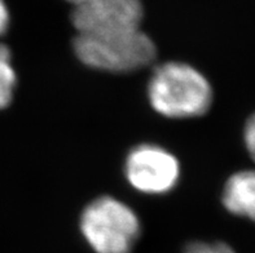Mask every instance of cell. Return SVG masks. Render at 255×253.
I'll list each match as a JSON object with an SVG mask.
<instances>
[{
    "label": "cell",
    "mask_w": 255,
    "mask_h": 253,
    "mask_svg": "<svg viewBox=\"0 0 255 253\" xmlns=\"http://www.w3.org/2000/svg\"><path fill=\"white\" fill-rule=\"evenodd\" d=\"M149 103L166 118L204 115L210 109L213 89L206 78L191 65L166 62L153 71L148 83Z\"/></svg>",
    "instance_id": "obj_1"
},
{
    "label": "cell",
    "mask_w": 255,
    "mask_h": 253,
    "mask_svg": "<svg viewBox=\"0 0 255 253\" xmlns=\"http://www.w3.org/2000/svg\"><path fill=\"white\" fill-rule=\"evenodd\" d=\"M74 52L88 68L109 73H131L152 64L157 48L140 29L105 34H78Z\"/></svg>",
    "instance_id": "obj_2"
},
{
    "label": "cell",
    "mask_w": 255,
    "mask_h": 253,
    "mask_svg": "<svg viewBox=\"0 0 255 253\" xmlns=\"http://www.w3.org/2000/svg\"><path fill=\"white\" fill-rule=\"evenodd\" d=\"M81 231L96 253H131L141 225L128 205L112 196H101L84 208Z\"/></svg>",
    "instance_id": "obj_3"
},
{
    "label": "cell",
    "mask_w": 255,
    "mask_h": 253,
    "mask_svg": "<svg viewBox=\"0 0 255 253\" xmlns=\"http://www.w3.org/2000/svg\"><path fill=\"white\" fill-rule=\"evenodd\" d=\"M125 173L135 190L149 195H161L176 186L180 166L178 159L166 149L145 144L129 151Z\"/></svg>",
    "instance_id": "obj_4"
},
{
    "label": "cell",
    "mask_w": 255,
    "mask_h": 253,
    "mask_svg": "<svg viewBox=\"0 0 255 253\" xmlns=\"http://www.w3.org/2000/svg\"><path fill=\"white\" fill-rule=\"evenodd\" d=\"M142 16L140 0H83L71 19L78 34H105L140 29Z\"/></svg>",
    "instance_id": "obj_5"
},
{
    "label": "cell",
    "mask_w": 255,
    "mask_h": 253,
    "mask_svg": "<svg viewBox=\"0 0 255 253\" xmlns=\"http://www.w3.org/2000/svg\"><path fill=\"white\" fill-rule=\"evenodd\" d=\"M223 204L231 213L255 221V170L233 174L223 190Z\"/></svg>",
    "instance_id": "obj_6"
},
{
    "label": "cell",
    "mask_w": 255,
    "mask_h": 253,
    "mask_svg": "<svg viewBox=\"0 0 255 253\" xmlns=\"http://www.w3.org/2000/svg\"><path fill=\"white\" fill-rule=\"evenodd\" d=\"M17 84L16 71L12 66V55L5 44L0 43V110L10 105Z\"/></svg>",
    "instance_id": "obj_7"
},
{
    "label": "cell",
    "mask_w": 255,
    "mask_h": 253,
    "mask_svg": "<svg viewBox=\"0 0 255 253\" xmlns=\"http://www.w3.org/2000/svg\"><path fill=\"white\" fill-rule=\"evenodd\" d=\"M184 253H235V251L226 243H205L193 242L185 247Z\"/></svg>",
    "instance_id": "obj_8"
},
{
    "label": "cell",
    "mask_w": 255,
    "mask_h": 253,
    "mask_svg": "<svg viewBox=\"0 0 255 253\" xmlns=\"http://www.w3.org/2000/svg\"><path fill=\"white\" fill-rule=\"evenodd\" d=\"M245 144L249 154L255 162V115L248 120L245 127Z\"/></svg>",
    "instance_id": "obj_9"
},
{
    "label": "cell",
    "mask_w": 255,
    "mask_h": 253,
    "mask_svg": "<svg viewBox=\"0 0 255 253\" xmlns=\"http://www.w3.org/2000/svg\"><path fill=\"white\" fill-rule=\"evenodd\" d=\"M10 22V16H9V9L6 6L4 0H0V36L4 35L9 27Z\"/></svg>",
    "instance_id": "obj_10"
},
{
    "label": "cell",
    "mask_w": 255,
    "mask_h": 253,
    "mask_svg": "<svg viewBox=\"0 0 255 253\" xmlns=\"http://www.w3.org/2000/svg\"><path fill=\"white\" fill-rule=\"evenodd\" d=\"M68 1H70V3H73L74 5H77V4H79L81 1H83V0H68Z\"/></svg>",
    "instance_id": "obj_11"
}]
</instances>
